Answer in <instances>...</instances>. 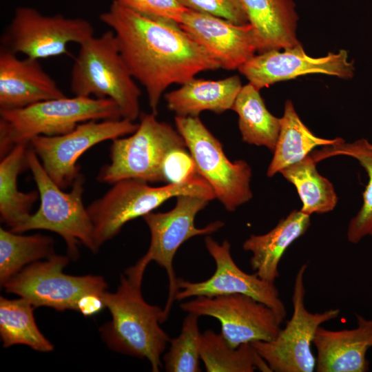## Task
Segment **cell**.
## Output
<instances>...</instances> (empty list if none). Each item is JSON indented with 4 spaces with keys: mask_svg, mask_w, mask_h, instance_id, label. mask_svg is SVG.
Masks as SVG:
<instances>
[{
    "mask_svg": "<svg viewBox=\"0 0 372 372\" xmlns=\"http://www.w3.org/2000/svg\"><path fill=\"white\" fill-rule=\"evenodd\" d=\"M105 308L102 296L88 293L83 296L78 302V311L84 316L97 314Z\"/></svg>",
    "mask_w": 372,
    "mask_h": 372,
    "instance_id": "obj_35",
    "label": "cell"
},
{
    "mask_svg": "<svg viewBox=\"0 0 372 372\" xmlns=\"http://www.w3.org/2000/svg\"><path fill=\"white\" fill-rule=\"evenodd\" d=\"M357 327L329 330L320 326L313 344L318 372H366L369 370L367 351L372 348V319L355 313Z\"/></svg>",
    "mask_w": 372,
    "mask_h": 372,
    "instance_id": "obj_19",
    "label": "cell"
},
{
    "mask_svg": "<svg viewBox=\"0 0 372 372\" xmlns=\"http://www.w3.org/2000/svg\"><path fill=\"white\" fill-rule=\"evenodd\" d=\"M154 113H141L140 122L130 136L112 141L110 162L100 170L97 180L114 184L123 179L163 182L162 165L172 149L187 147L176 129L160 121Z\"/></svg>",
    "mask_w": 372,
    "mask_h": 372,
    "instance_id": "obj_7",
    "label": "cell"
},
{
    "mask_svg": "<svg viewBox=\"0 0 372 372\" xmlns=\"http://www.w3.org/2000/svg\"><path fill=\"white\" fill-rule=\"evenodd\" d=\"M53 239L41 234L21 235L0 228V283L3 286L28 265L54 254Z\"/></svg>",
    "mask_w": 372,
    "mask_h": 372,
    "instance_id": "obj_30",
    "label": "cell"
},
{
    "mask_svg": "<svg viewBox=\"0 0 372 372\" xmlns=\"http://www.w3.org/2000/svg\"><path fill=\"white\" fill-rule=\"evenodd\" d=\"M149 262L143 256L121 275L114 292L103 295L111 320L99 329L112 350L149 361L153 372L162 366L161 355L171 338L161 327L164 309L147 303L141 291L143 278Z\"/></svg>",
    "mask_w": 372,
    "mask_h": 372,
    "instance_id": "obj_2",
    "label": "cell"
},
{
    "mask_svg": "<svg viewBox=\"0 0 372 372\" xmlns=\"http://www.w3.org/2000/svg\"><path fill=\"white\" fill-rule=\"evenodd\" d=\"M178 25L211 54L224 70H238L257 52L254 29L249 23L238 25L189 10Z\"/></svg>",
    "mask_w": 372,
    "mask_h": 372,
    "instance_id": "obj_17",
    "label": "cell"
},
{
    "mask_svg": "<svg viewBox=\"0 0 372 372\" xmlns=\"http://www.w3.org/2000/svg\"><path fill=\"white\" fill-rule=\"evenodd\" d=\"M231 110L238 116V127L242 141L264 146L273 152L281 119L267 110L259 90L251 83L242 86Z\"/></svg>",
    "mask_w": 372,
    "mask_h": 372,
    "instance_id": "obj_25",
    "label": "cell"
},
{
    "mask_svg": "<svg viewBox=\"0 0 372 372\" xmlns=\"http://www.w3.org/2000/svg\"><path fill=\"white\" fill-rule=\"evenodd\" d=\"M310 215L294 209L269 231L251 235L243 243V249L250 251V265L262 280L275 283L279 277L278 265L287 248L303 236L310 226Z\"/></svg>",
    "mask_w": 372,
    "mask_h": 372,
    "instance_id": "obj_21",
    "label": "cell"
},
{
    "mask_svg": "<svg viewBox=\"0 0 372 372\" xmlns=\"http://www.w3.org/2000/svg\"><path fill=\"white\" fill-rule=\"evenodd\" d=\"M73 63L70 90L74 96L110 99L122 118L139 117L140 88L126 65L114 32L110 30L79 45Z\"/></svg>",
    "mask_w": 372,
    "mask_h": 372,
    "instance_id": "obj_4",
    "label": "cell"
},
{
    "mask_svg": "<svg viewBox=\"0 0 372 372\" xmlns=\"http://www.w3.org/2000/svg\"><path fill=\"white\" fill-rule=\"evenodd\" d=\"M307 264H302L295 277L293 314L284 329L271 341H255L251 345L275 372H312L316 371V357L311 344L318 328L340 315L339 309L320 313L309 311L304 304V273Z\"/></svg>",
    "mask_w": 372,
    "mask_h": 372,
    "instance_id": "obj_9",
    "label": "cell"
},
{
    "mask_svg": "<svg viewBox=\"0 0 372 372\" xmlns=\"http://www.w3.org/2000/svg\"><path fill=\"white\" fill-rule=\"evenodd\" d=\"M241 87L237 75L217 81L194 77L164 96L167 109L176 116H198L203 111L219 114L231 110Z\"/></svg>",
    "mask_w": 372,
    "mask_h": 372,
    "instance_id": "obj_22",
    "label": "cell"
},
{
    "mask_svg": "<svg viewBox=\"0 0 372 372\" xmlns=\"http://www.w3.org/2000/svg\"><path fill=\"white\" fill-rule=\"evenodd\" d=\"M205 245L216 263L214 274L200 282L178 278L175 300L202 296L243 294L269 307L282 322L287 312L275 283L261 279L256 273L249 274L240 269L231 256V245L227 240L219 244L207 235Z\"/></svg>",
    "mask_w": 372,
    "mask_h": 372,
    "instance_id": "obj_15",
    "label": "cell"
},
{
    "mask_svg": "<svg viewBox=\"0 0 372 372\" xmlns=\"http://www.w3.org/2000/svg\"><path fill=\"white\" fill-rule=\"evenodd\" d=\"M200 316L187 313L180 333L169 341L170 347L163 357L167 372H199L201 333L198 329Z\"/></svg>",
    "mask_w": 372,
    "mask_h": 372,
    "instance_id": "obj_31",
    "label": "cell"
},
{
    "mask_svg": "<svg viewBox=\"0 0 372 372\" xmlns=\"http://www.w3.org/2000/svg\"><path fill=\"white\" fill-rule=\"evenodd\" d=\"M138 126L123 118L88 121L63 134L35 136L29 144L50 178L65 189L80 174L77 161L86 151L105 141L130 135Z\"/></svg>",
    "mask_w": 372,
    "mask_h": 372,
    "instance_id": "obj_12",
    "label": "cell"
},
{
    "mask_svg": "<svg viewBox=\"0 0 372 372\" xmlns=\"http://www.w3.org/2000/svg\"><path fill=\"white\" fill-rule=\"evenodd\" d=\"M176 129L183 138L200 176L228 211L252 198L251 169L244 160L231 161L220 141L198 116H176Z\"/></svg>",
    "mask_w": 372,
    "mask_h": 372,
    "instance_id": "obj_8",
    "label": "cell"
},
{
    "mask_svg": "<svg viewBox=\"0 0 372 372\" xmlns=\"http://www.w3.org/2000/svg\"><path fill=\"white\" fill-rule=\"evenodd\" d=\"M310 155L318 163L335 156H347L356 159L365 169L369 181L362 193V205L349 223L347 237L351 243L357 244L372 232V143L365 138L346 143L342 138L335 144L323 146Z\"/></svg>",
    "mask_w": 372,
    "mask_h": 372,
    "instance_id": "obj_26",
    "label": "cell"
},
{
    "mask_svg": "<svg viewBox=\"0 0 372 372\" xmlns=\"http://www.w3.org/2000/svg\"><path fill=\"white\" fill-rule=\"evenodd\" d=\"M369 236H371V240H372V232L371 233V234H370Z\"/></svg>",
    "mask_w": 372,
    "mask_h": 372,
    "instance_id": "obj_36",
    "label": "cell"
},
{
    "mask_svg": "<svg viewBox=\"0 0 372 372\" xmlns=\"http://www.w3.org/2000/svg\"><path fill=\"white\" fill-rule=\"evenodd\" d=\"M210 200L194 195H180L172 209L167 212H150L143 217L150 232V244L143 257L154 261L164 268L169 280L168 298L164 307L167 319L175 295L177 281L173 261L178 248L187 240L201 235H210L224 226L220 220L214 221L204 227H196L194 223L197 214Z\"/></svg>",
    "mask_w": 372,
    "mask_h": 372,
    "instance_id": "obj_13",
    "label": "cell"
},
{
    "mask_svg": "<svg viewBox=\"0 0 372 372\" xmlns=\"http://www.w3.org/2000/svg\"><path fill=\"white\" fill-rule=\"evenodd\" d=\"M93 36L94 28L85 19L44 15L19 6L1 36V47L40 60L67 54L70 43L80 45Z\"/></svg>",
    "mask_w": 372,
    "mask_h": 372,
    "instance_id": "obj_11",
    "label": "cell"
},
{
    "mask_svg": "<svg viewBox=\"0 0 372 372\" xmlns=\"http://www.w3.org/2000/svg\"><path fill=\"white\" fill-rule=\"evenodd\" d=\"M29 143L16 145L0 162V216L2 223L14 230L31 214L39 198L38 191L23 192L18 189L17 178L28 169L27 152Z\"/></svg>",
    "mask_w": 372,
    "mask_h": 372,
    "instance_id": "obj_23",
    "label": "cell"
},
{
    "mask_svg": "<svg viewBox=\"0 0 372 372\" xmlns=\"http://www.w3.org/2000/svg\"><path fill=\"white\" fill-rule=\"evenodd\" d=\"M112 185L103 196L87 207L98 249L115 237L127 223L152 212L173 197L194 195L210 201L216 198L204 178L188 184H167L161 187H152L149 183L131 178Z\"/></svg>",
    "mask_w": 372,
    "mask_h": 372,
    "instance_id": "obj_6",
    "label": "cell"
},
{
    "mask_svg": "<svg viewBox=\"0 0 372 372\" xmlns=\"http://www.w3.org/2000/svg\"><path fill=\"white\" fill-rule=\"evenodd\" d=\"M69 256L54 254L45 261L32 263L2 287L6 292L28 300L36 308L78 311V302L86 294L102 296L107 284L100 276H72L63 272Z\"/></svg>",
    "mask_w": 372,
    "mask_h": 372,
    "instance_id": "obj_10",
    "label": "cell"
},
{
    "mask_svg": "<svg viewBox=\"0 0 372 372\" xmlns=\"http://www.w3.org/2000/svg\"><path fill=\"white\" fill-rule=\"evenodd\" d=\"M132 10L149 18L180 24L189 10L178 0H116Z\"/></svg>",
    "mask_w": 372,
    "mask_h": 372,
    "instance_id": "obj_33",
    "label": "cell"
},
{
    "mask_svg": "<svg viewBox=\"0 0 372 372\" xmlns=\"http://www.w3.org/2000/svg\"><path fill=\"white\" fill-rule=\"evenodd\" d=\"M122 118L110 99L74 96L41 101L22 108L0 110V157L37 136L68 133L88 121Z\"/></svg>",
    "mask_w": 372,
    "mask_h": 372,
    "instance_id": "obj_3",
    "label": "cell"
},
{
    "mask_svg": "<svg viewBox=\"0 0 372 372\" xmlns=\"http://www.w3.org/2000/svg\"><path fill=\"white\" fill-rule=\"evenodd\" d=\"M280 119V132L267 172L268 177L302 161L316 147L333 145L342 139H327L314 135L301 121L290 100L285 102Z\"/></svg>",
    "mask_w": 372,
    "mask_h": 372,
    "instance_id": "obj_24",
    "label": "cell"
},
{
    "mask_svg": "<svg viewBox=\"0 0 372 372\" xmlns=\"http://www.w3.org/2000/svg\"><path fill=\"white\" fill-rule=\"evenodd\" d=\"M180 307L187 313L217 319L220 333L233 348L255 341H271L282 329V322L272 309L243 294L197 296Z\"/></svg>",
    "mask_w": 372,
    "mask_h": 372,
    "instance_id": "obj_14",
    "label": "cell"
},
{
    "mask_svg": "<svg viewBox=\"0 0 372 372\" xmlns=\"http://www.w3.org/2000/svg\"><path fill=\"white\" fill-rule=\"evenodd\" d=\"M65 96L39 60L0 50V110L22 108L41 101Z\"/></svg>",
    "mask_w": 372,
    "mask_h": 372,
    "instance_id": "obj_18",
    "label": "cell"
},
{
    "mask_svg": "<svg viewBox=\"0 0 372 372\" xmlns=\"http://www.w3.org/2000/svg\"><path fill=\"white\" fill-rule=\"evenodd\" d=\"M35 307L28 300L0 298V335L5 348L26 345L43 353L53 351L54 345L38 328L33 314Z\"/></svg>",
    "mask_w": 372,
    "mask_h": 372,
    "instance_id": "obj_28",
    "label": "cell"
},
{
    "mask_svg": "<svg viewBox=\"0 0 372 372\" xmlns=\"http://www.w3.org/2000/svg\"><path fill=\"white\" fill-rule=\"evenodd\" d=\"M162 175L163 182L174 185L192 183L203 178L187 147H177L167 153L162 165Z\"/></svg>",
    "mask_w": 372,
    "mask_h": 372,
    "instance_id": "obj_32",
    "label": "cell"
},
{
    "mask_svg": "<svg viewBox=\"0 0 372 372\" xmlns=\"http://www.w3.org/2000/svg\"><path fill=\"white\" fill-rule=\"evenodd\" d=\"M200 358L207 372L272 371L251 343L233 348L211 329L201 333Z\"/></svg>",
    "mask_w": 372,
    "mask_h": 372,
    "instance_id": "obj_27",
    "label": "cell"
},
{
    "mask_svg": "<svg viewBox=\"0 0 372 372\" xmlns=\"http://www.w3.org/2000/svg\"><path fill=\"white\" fill-rule=\"evenodd\" d=\"M316 163L309 154L279 172L295 186L302 204L300 210L309 215L329 212L338 203L333 184L319 174Z\"/></svg>",
    "mask_w": 372,
    "mask_h": 372,
    "instance_id": "obj_29",
    "label": "cell"
},
{
    "mask_svg": "<svg viewBox=\"0 0 372 372\" xmlns=\"http://www.w3.org/2000/svg\"><path fill=\"white\" fill-rule=\"evenodd\" d=\"M100 20L114 32L132 76L145 88L152 112L172 84H183L220 64L178 23L143 16L116 0Z\"/></svg>",
    "mask_w": 372,
    "mask_h": 372,
    "instance_id": "obj_1",
    "label": "cell"
},
{
    "mask_svg": "<svg viewBox=\"0 0 372 372\" xmlns=\"http://www.w3.org/2000/svg\"><path fill=\"white\" fill-rule=\"evenodd\" d=\"M178 1L189 10L218 17L238 25L249 23L239 0Z\"/></svg>",
    "mask_w": 372,
    "mask_h": 372,
    "instance_id": "obj_34",
    "label": "cell"
},
{
    "mask_svg": "<svg viewBox=\"0 0 372 372\" xmlns=\"http://www.w3.org/2000/svg\"><path fill=\"white\" fill-rule=\"evenodd\" d=\"M238 70L260 90L277 82L309 74L351 79L355 68L353 63L348 61V52L344 50L315 58L307 55L300 43L283 51L273 50L255 54Z\"/></svg>",
    "mask_w": 372,
    "mask_h": 372,
    "instance_id": "obj_16",
    "label": "cell"
},
{
    "mask_svg": "<svg viewBox=\"0 0 372 372\" xmlns=\"http://www.w3.org/2000/svg\"><path fill=\"white\" fill-rule=\"evenodd\" d=\"M27 162L37 187L40 205L12 231L21 234L43 229L56 233L64 240L68 256L72 258L78 256L80 243L96 252L93 225L83 202L84 176L80 173L71 190L65 192L50 178L30 146Z\"/></svg>",
    "mask_w": 372,
    "mask_h": 372,
    "instance_id": "obj_5",
    "label": "cell"
},
{
    "mask_svg": "<svg viewBox=\"0 0 372 372\" xmlns=\"http://www.w3.org/2000/svg\"><path fill=\"white\" fill-rule=\"evenodd\" d=\"M250 23L257 52L293 48L300 43L296 37L298 14L293 0H239Z\"/></svg>",
    "mask_w": 372,
    "mask_h": 372,
    "instance_id": "obj_20",
    "label": "cell"
}]
</instances>
